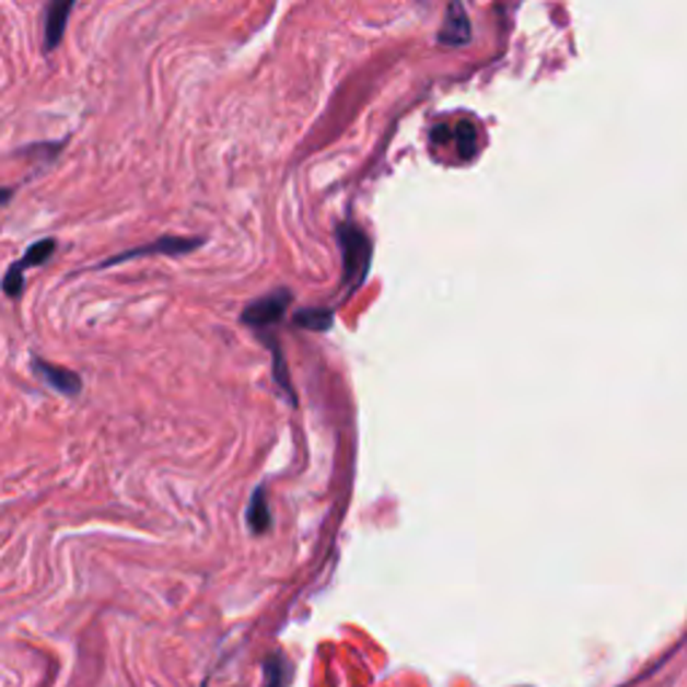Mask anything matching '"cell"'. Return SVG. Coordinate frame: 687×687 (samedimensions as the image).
I'll return each instance as SVG.
<instances>
[{"label": "cell", "mask_w": 687, "mask_h": 687, "mask_svg": "<svg viewBox=\"0 0 687 687\" xmlns=\"http://www.w3.org/2000/svg\"><path fill=\"white\" fill-rule=\"evenodd\" d=\"M339 242L344 253V282L349 286V293H354L363 286L365 275L371 269V240L354 223H341Z\"/></svg>", "instance_id": "cell-1"}, {"label": "cell", "mask_w": 687, "mask_h": 687, "mask_svg": "<svg viewBox=\"0 0 687 687\" xmlns=\"http://www.w3.org/2000/svg\"><path fill=\"white\" fill-rule=\"evenodd\" d=\"M290 301H293V293H290V290H275V293L247 304L245 312H242V323L251 325V328H269V325H277L282 315H286Z\"/></svg>", "instance_id": "cell-2"}, {"label": "cell", "mask_w": 687, "mask_h": 687, "mask_svg": "<svg viewBox=\"0 0 687 687\" xmlns=\"http://www.w3.org/2000/svg\"><path fill=\"white\" fill-rule=\"evenodd\" d=\"M55 251H57L55 240H40V242H35V245H30L25 256H22L9 271H5V280H3L5 295H11V299L20 295L22 288H25V271L33 269V266H40L44 260H49Z\"/></svg>", "instance_id": "cell-3"}, {"label": "cell", "mask_w": 687, "mask_h": 687, "mask_svg": "<svg viewBox=\"0 0 687 687\" xmlns=\"http://www.w3.org/2000/svg\"><path fill=\"white\" fill-rule=\"evenodd\" d=\"M476 138H478V129H476V124H470V121H459L457 127H438L435 132H432V143L441 145L449 140V145L454 143V151H457L459 159L476 156Z\"/></svg>", "instance_id": "cell-4"}, {"label": "cell", "mask_w": 687, "mask_h": 687, "mask_svg": "<svg viewBox=\"0 0 687 687\" xmlns=\"http://www.w3.org/2000/svg\"><path fill=\"white\" fill-rule=\"evenodd\" d=\"M201 240H181V236H162L159 242H153V245H143L138 247V251H127L121 253V256L110 258V260H103L100 266H114V264H121V260H129V258H140V256H151V253H167V256H177V253H188L194 251V247H199Z\"/></svg>", "instance_id": "cell-5"}, {"label": "cell", "mask_w": 687, "mask_h": 687, "mask_svg": "<svg viewBox=\"0 0 687 687\" xmlns=\"http://www.w3.org/2000/svg\"><path fill=\"white\" fill-rule=\"evenodd\" d=\"M438 40L446 46H462L470 40V20L465 14V5L452 3L446 9V20H443L441 33H438Z\"/></svg>", "instance_id": "cell-6"}, {"label": "cell", "mask_w": 687, "mask_h": 687, "mask_svg": "<svg viewBox=\"0 0 687 687\" xmlns=\"http://www.w3.org/2000/svg\"><path fill=\"white\" fill-rule=\"evenodd\" d=\"M33 371L38 373V376L44 379L49 387H55L57 393H65V395H79L81 393V376L75 371L57 369V365L44 363V360H38V358H33Z\"/></svg>", "instance_id": "cell-7"}, {"label": "cell", "mask_w": 687, "mask_h": 687, "mask_svg": "<svg viewBox=\"0 0 687 687\" xmlns=\"http://www.w3.org/2000/svg\"><path fill=\"white\" fill-rule=\"evenodd\" d=\"M70 11H73V0H57V3H49V9H46V22H44L46 51L57 49V44L62 40Z\"/></svg>", "instance_id": "cell-8"}, {"label": "cell", "mask_w": 687, "mask_h": 687, "mask_svg": "<svg viewBox=\"0 0 687 687\" xmlns=\"http://www.w3.org/2000/svg\"><path fill=\"white\" fill-rule=\"evenodd\" d=\"M247 526H251L253 535H264L271 526V515H269V502H266V489L258 487L253 491L251 505H247Z\"/></svg>", "instance_id": "cell-9"}, {"label": "cell", "mask_w": 687, "mask_h": 687, "mask_svg": "<svg viewBox=\"0 0 687 687\" xmlns=\"http://www.w3.org/2000/svg\"><path fill=\"white\" fill-rule=\"evenodd\" d=\"M293 319H295V325H299V328L328 330L330 323H334V312L330 310H301Z\"/></svg>", "instance_id": "cell-10"}]
</instances>
